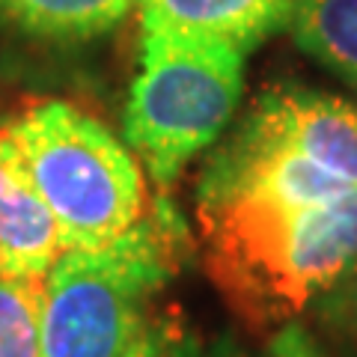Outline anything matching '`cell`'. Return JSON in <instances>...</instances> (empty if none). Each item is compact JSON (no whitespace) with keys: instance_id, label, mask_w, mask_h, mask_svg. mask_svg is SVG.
Instances as JSON below:
<instances>
[{"instance_id":"cell-3","label":"cell","mask_w":357,"mask_h":357,"mask_svg":"<svg viewBox=\"0 0 357 357\" xmlns=\"http://www.w3.org/2000/svg\"><path fill=\"white\" fill-rule=\"evenodd\" d=\"M69 248H98L137 223L143 176L107 126L66 102H42L3 126Z\"/></svg>"},{"instance_id":"cell-7","label":"cell","mask_w":357,"mask_h":357,"mask_svg":"<svg viewBox=\"0 0 357 357\" xmlns=\"http://www.w3.org/2000/svg\"><path fill=\"white\" fill-rule=\"evenodd\" d=\"M137 0H0V24L21 36L75 45L114 30Z\"/></svg>"},{"instance_id":"cell-5","label":"cell","mask_w":357,"mask_h":357,"mask_svg":"<svg viewBox=\"0 0 357 357\" xmlns=\"http://www.w3.org/2000/svg\"><path fill=\"white\" fill-rule=\"evenodd\" d=\"M265 96L295 146L345 185L357 188V107L340 96L298 84L268 86Z\"/></svg>"},{"instance_id":"cell-2","label":"cell","mask_w":357,"mask_h":357,"mask_svg":"<svg viewBox=\"0 0 357 357\" xmlns=\"http://www.w3.org/2000/svg\"><path fill=\"white\" fill-rule=\"evenodd\" d=\"M244 57L215 36L146 33L122 128L158 191H170L185 164L229 126L244 89Z\"/></svg>"},{"instance_id":"cell-4","label":"cell","mask_w":357,"mask_h":357,"mask_svg":"<svg viewBox=\"0 0 357 357\" xmlns=\"http://www.w3.org/2000/svg\"><path fill=\"white\" fill-rule=\"evenodd\" d=\"M69 250L60 223L21 170L6 131L0 128V274L45 280Z\"/></svg>"},{"instance_id":"cell-10","label":"cell","mask_w":357,"mask_h":357,"mask_svg":"<svg viewBox=\"0 0 357 357\" xmlns=\"http://www.w3.org/2000/svg\"><path fill=\"white\" fill-rule=\"evenodd\" d=\"M312 312L333 340L357 349V262L312 301Z\"/></svg>"},{"instance_id":"cell-9","label":"cell","mask_w":357,"mask_h":357,"mask_svg":"<svg viewBox=\"0 0 357 357\" xmlns=\"http://www.w3.org/2000/svg\"><path fill=\"white\" fill-rule=\"evenodd\" d=\"M42 289L36 277L0 274V357H42Z\"/></svg>"},{"instance_id":"cell-13","label":"cell","mask_w":357,"mask_h":357,"mask_svg":"<svg viewBox=\"0 0 357 357\" xmlns=\"http://www.w3.org/2000/svg\"><path fill=\"white\" fill-rule=\"evenodd\" d=\"M199 357H277V354L271 351V345H268L265 351H250L248 345H241L236 337L223 333V337H218L208 349L199 351Z\"/></svg>"},{"instance_id":"cell-12","label":"cell","mask_w":357,"mask_h":357,"mask_svg":"<svg viewBox=\"0 0 357 357\" xmlns=\"http://www.w3.org/2000/svg\"><path fill=\"white\" fill-rule=\"evenodd\" d=\"M268 345H271V351L277 357H325V351H321L319 345L310 340V333L301 325H295V321H289Z\"/></svg>"},{"instance_id":"cell-6","label":"cell","mask_w":357,"mask_h":357,"mask_svg":"<svg viewBox=\"0 0 357 357\" xmlns=\"http://www.w3.org/2000/svg\"><path fill=\"white\" fill-rule=\"evenodd\" d=\"M298 0H137L143 27L215 36L250 54L292 21Z\"/></svg>"},{"instance_id":"cell-1","label":"cell","mask_w":357,"mask_h":357,"mask_svg":"<svg viewBox=\"0 0 357 357\" xmlns=\"http://www.w3.org/2000/svg\"><path fill=\"white\" fill-rule=\"evenodd\" d=\"M188 253V227L167 191L134 227L98 248H69L42 289V357H128Z\"/></svg>"},{"instance_id":"cell-11","label":"cell","mask_w":357,"mask_h":357,"mask_svg":"<svg viewBox=\"0 0 357 357\" xmlns=\"http://www.w3.org/2000/svg\"><path fill=\"white\" fill-rule=\"evenodd\" d=\"M199 351H203V345H199L197 333L185 325L182 316L158 312L146 337L137 342V349L128 357H199Z\"/></svg>"},{"instance_id":"cell-8","label":"cell","mask_w":357,"mask_h":357,"mask_svg":"<svg viewBox=\"0 0 357 357\" xmlns=\"http://www.w3.org/2000/svg\"><path fill=\"white\" fill-rule=\"evenodd\" d=\"M289 24L307 57L357 89V0H298Z\"/></svg>"}]
</instances>
